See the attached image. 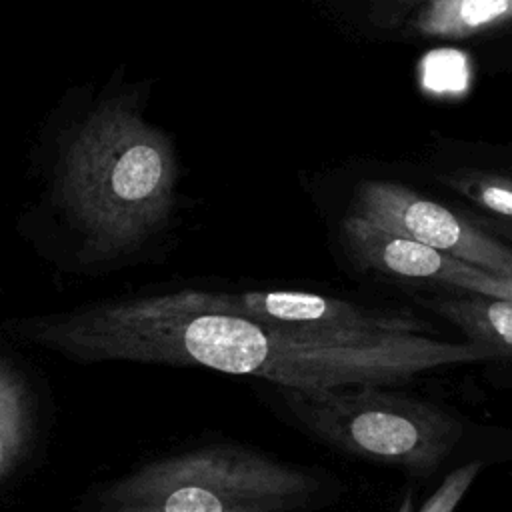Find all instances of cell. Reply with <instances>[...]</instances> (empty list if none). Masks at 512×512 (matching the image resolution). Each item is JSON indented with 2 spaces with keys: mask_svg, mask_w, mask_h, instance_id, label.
Here are the masks:
<instances>
[{
  "mask_svg": "<svg viewBox=\"0 0 512 512\" xmlns=\"http://www.w3.org/2000/svg\"><path fill=\"white\" fill-rule=\"evenodd\" d=\"M28 332L82 360H142L264 378L280 388L394 386L444 366L494 360L472 342L426 334H328L274 326L226 310L216 292L98 304L36 320Z\"/></svg>",
  "mask_w": 512,
  "mask_h": 512,
  "instance_id": "1",
  "label": "cell"
},
{
  "mask_svg": "<svg viewBox=\"0 0 512 512\" xmlns=\"http://www.w3.org/2000/svg\"><path fill=\"white\" fill-rule=\"evenodd\" d=\"M170 140L130 106L110 102L76 130L62 156L58 192L96 254L142 244L174 204Z\"/></svg>",
  "mask_w": 512,
  "mask_h": 512,
  "instance_id": "2",
  "label": "cell"
},
{
  "mask_svg": "<svg viewBox=\"0 0 512 512\" xmlns=\"http://www.w3.org/2000/svg\"><path fill=\"white\" fill-rule=\"evenodd\" d=\"M318 482L240 446H208L146 464L96 496L98 512H292Z\"/></svg>",
  "mask_w": 512,
  "mask_h": 512,
  "instance_id": "3",
  "label": "cell"
},
{
  "mask_svg": "<svg viewBox=\"0 0 512 512\" xmlns=\"http://www.w3.org/2000/svg\"><path fill=\"white\" fill-rule=\"evenodd\" d=\"M282 394L290 412L316 438L378 464L430 472L462 436L454 414L380 386L282 388Z\"/></svg>",
  "mask_w": 512,
  "mask_h": 512,
  "instance_id": "4",
  "label": "cell"
},
{
  "mask_svg": "<svg viewBox=\"0 0 512 512\" xmlns=\"http://www.w3.org/2000/svg\"><path fill=\"white\" fill-rule=\"evenodd\" d=\"M356 216L474 268L512 276V248L508 244L398 182H364L356 198Z\"/></svg>",
  "mask_w": 512,
  "mask_h": 512,
  "instance_id": "5",
  "label": "cell"
},
{
  "mask_svg": "<svg viewBox=\"0 0 512 512\" xmlns=\"http://www.w3.org/2000/svg\"><path fill=\"white\" fill-rule=\"evenodd\" d=\"M218 302L246 318L328 334H424L426 324L410 314L364 308L340 298L300 290L216 292Z\"/></svg>",
  "mask_w": 512,
  "mask_h": 512,
  "instance_id": "6",
  "label": "cell"
},
{
  "mask_svg": "<svg viewBox=\"0 0 512 512\" xmlns=\"http://www.w3.org/2000/svg\"><path fill=\"white\" fill-rule=\"evenodd\" d=\"M344 236L360 266L396 278L446 284L460 262L356 214L344 222Z\"/></svg>",
  "mask_w": 512,
  "mask_h": 512,
  "instance_id": "7",
  "label": "cell"
},
{
  "mask_svg": "<svg viewBox=\"0 0 512 512\" xmlns=\"http://www.w3.org/2000/svg\"><path fill=\"white\" fill-rule=\"evenodd\" d=\"M430 308L458 326L468 342L496 358H512V300L466 292V296L434 300Z\"/></svg>",
  "mask_w": 512,
  "mask_h": 512,
  "instance_id": "8",
  "label": "cell"
},
{
  "mask_svg": "<svg viewBox=\"0 0 512 512\" xmlns=\"http://www.w3.org/2000/svg\"><path fill=\"white\" fill-rule=\"evenodd\" d=\"M512 20V0H436L426 4L414 28L434 38H466Z\"/></svg>",
  "mask_w": 512,
  "mask_h": 512,
  "instance_id": "9",
  "label": "cell"
},
{
  "mask_svg": "<svg viewBox=\"0 0 512 512\" xmlns=\"http://www.w3.org/2000/svg\"><path fill=\"white\" fill-rule=\"evenodd\" d=\"M32 430L30 398L18 374L0 362V480L24 456Z\"/></svg>",
  "mask_w": 512,
  "mask_h": 512,
  "instance_id": "10",
  "label": "cell"
},
{
  "mask_svg": "<svg viewBox=\"0 0 512 512\" xmlns=\"http://www.w3.org/2000/svg\"><path fill=\"white\" fill-rule=\"evenodd\" d=\"M446 184L468 198L472 204L498 214V218H512V176L468 170L446 176Z\"/></svg>",
  "mask_w": 512,
  "mask_h": 512,
  "instance_id": "11",
  "label": "cell"
},
{
  "mask_svg": "<svg viewBox=\"0 0 512 512\" xmlns=\"http://www.w3.org/2000/svg\"><path fill=\"white\" fill-rule=\"evenodd\" d=\"M480 468V462H470L452 470L416 512H454L462 502L464 494L468 492V488L472 486V482L476 480ZM398 512H414L410 494L404 496Z\"/></svg>",
  "mask_w": 512,
  "mask_h": 512,
  "instance_id": "12",
  "label": "cell"
},
{
  "mask_svg": "<svg viewBox=\"0 0 512 512\" xmlns=\"http://www.w3.org/2000/svg\"><path fill=\"white\" fill-rule=\"evenodd\" d=\"M446 286L458 288L462 292H476L484 296L512 300V276L492 274L464 262H458L456 270L446 280Z\"/></svg>",
  "mask_w": 512,
  "mask_h": 512,
  "instance_id": "13",
  "label": "cell"
},
{
  "mask_svg": "<svg viewBox=\"0 0 512 512\" xmlns=\"http://www.w3.org/2000/svg\"><path fill=\"white\" fill-rule=\"evenodd\" d=\"M480 228H484L488 234H498L502 238H506L508 242H512V218H498V216H488V218H480Z\"/></svg>",
  "mask_w": 512,
  "mask_h": 512,
  "instance_id": "14",
  "label": "cell"
}]
</instances>
